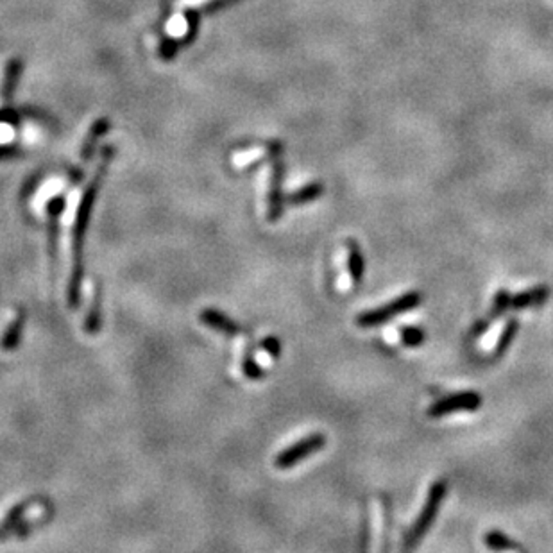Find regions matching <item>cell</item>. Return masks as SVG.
I'll list each match as a JSON object with an SVG mask.
<instances>
[{
    "label": "cell",
    "mask_w": 553,
    "mask_h": 553,
    "mask_svg": "<svg viewBox=\"0 0 553 553\" xmlns=\"http://www.w3.org/2000/svg\"><path fill=\"white\" fill-rule=\"evenodd\" d=\"M64 210L63 198H52L49 202V249L52 256L58 253V231H60V215Z\"/></svg>",
    "instance_id": "10"
},
{
    "label": "cell",
    "mask_w": 553,
    "mask_h": 553,
    "mask_svg": "<svg viewBox=\"0 0 553 553\" xmlns=\"http://www.w3.org/2000/svg\"><path fill=\"white\" fill-rule=\"evenodd\" d=\"M484 405V398L476 390H460L453 394L442 396L437 401H433L428 407L426 414L432 419H441V417L451 416L457 412H476Z\"/></svg>",
    "instance_id": "4"
},
{
    "label": "cell",
    "mask_w": 553,
    "mask_h": 553,
    "mask_svg": "<svg viewBox=\"0 0 553 553\" xmlns=\"http://www.w3.org/2000/svg\"><path fill=\"white\" fill-rule=\"evenodd\" d=\"M281 177H283V165L274 158L270 165V179H269V193H267V219L270 222L283 215V193H281Z\"/></svg>",
    "instance_id": "6"
},
{
    "label": "cell",
    "mask_w": 553,
    "mask_h": 553,
    "mask_svg": "<svg viewBox=\"0 0 553 553\" xmlns=\"http://www.w3.org/2000/svg\"><path fill=\"white\" fill-rule=\"evenodd\" d=\"M165 30H167V35L170 36V38H183V36H186V33H188V20L183 17V13H176L174 17L168 18L167 26H165Z\"/></svg>",
    "instance_id": "20"
},
{
    "label": "cell",
    "mask_w": 553,
    "mask_h": 553,
    "mask_svg": "<svg viewBox=\"0 0 553 553\" xmlns=\"http://www.w3.org/2000/svg\"><path fill=\"white\" fill-rule=\"evenodd\" d=\"M484 543L487 548L494 550V552H503V550H521L523 552V546L518 545L512 537L500 532V530H491V532L485 534Z\"/></svg>",
    "instance_id": "13"
},
{
    "label": "cell",
    "mask_w": 553,
    "mask_h": 553,
    "mask_svg": "<svg viewBox=\"0 0 553 553\" xmlns=\"http://www.w3.org/2000/svg\"><path fill=\"white\" fill-rule=\"evenodd\" d=\"M423 303V294L417 290H410L405 292L403 296L396 297L387 305L378 306V308L373 310H365V312L358 313L355 319L356 326L360 328H378L385 324V322L392 321L398 315H403V313L412 312L414 308Z\"/></svg>",
    "instance_id": "3"
},
{
    "label": "cell",
    "mask_w": 553,
    "mask_h": 553,
    "mask_svg": "<svg viewBox=\"0 0 553 553\" xmlns=\"http://www.w3.org/2000/svg\"><path fill=\"white\" fill-rule=\"evenodd\" d=\"M262 155H263L262 149H251V150H244V152H236L235 164L238 165V167H245V165L256 161Z\"/></svg>",
    "instance_id": "23"
},
{
    "label": "cell",
    "mask_w": 553,
    "mask_h": 553,
    "mask_svg": "<svg viewBox=\"0 0 553 553\" xmlns=\"http://www.w3.org/2000/svg\"><path fill=\"white\" fill-rule=\"evenodd\" d=\"M199 319L202 321V324H206L211 330L220 331L224 335H238L242 331L238 322H235L233 319H229L227 315H224L222 312L215 308H204L199 313Z\"/></svg>",
    "instance_id": "7"
},
{
    "label": "cell",
    "mask_w": 553,
    "mask_h": 553,
    "mask_svg": "<svg viewBox=\"0 0 553 553\" xmlns=\"http://www.w3.org/2000/svg\"><path fill=\"white\" fill-rule=\"evenodd\" d=\"M18 76V63L17 61H9L4 67L2 72V82H0V106H4L9 100L11 94H13L15 81Z\"/></svg>",
    "instance_id": "15"
},
{
    "label": "cell",
    "mask_w": 553,
    "mask_h": 553,
    "mask_svg": "<svg viewBox=\"0 0 553 553\" xmlns=\"http://www.w3.org/2000/svg\"><path fill=\"white\" fill-rule=\"evenodd\" d=\"M322 192H324V186L315 181V183L305 184L303 188H299V190H296L294 193H290L287 201L290 202V204H306V202H312V201H315V199L321 198Z\"/></svg>",
    "instance_id": "16"
},
{
    "label": "cell",
    "mask_w": 553,
    "mask_h": 553,
    "mask_svg": "<svg viewBox=\"0 0 553 553\" xmlns=\"http://www.w3.org/2000/svg\"><path fill=\"white\" fill-rule=\"evenodd\" d=\"M399 337L405 348H419L426 342V331L421 326H401Z\"/></svg>",
    "instance_id": "18"
},
{
    "label": "cell",
    "mask_w": 553,
    "mask_h": 553,
    "mask_svg": "<svg viewBox=\"0 0 553 553\" xmlns=\"http://www.w3.org/2000/svg\"><path fill=\"white\" fill-rule=\"evenodd\" d=\"M15 129L9 122H0V146H6L13 140Z\"/></svg>",
    "instance_id": "27"
},
{
    "label": "cell",
    "mask_w": 553,
    "mask_h": 553,
    "mask_svg": "<svg viewBox=\"0 0 553 553\" xmlns=\"http://www.w3.org/2000/svg\"><path fill=\"white\" fill-rule=\"evenodd\" d=\"M113 152L112 147L100 152L99 164L95 167L94 176L88 181L86 188L82 190L81 201L78 206V213H76V222H73V242H72V251H73V267L72 274H70L69 281V290H67V297H69V306L76 308L79 305V296H81V281L85 278V262H82V249H85V236L86 229H88V220H90L91 208H94L95 198H97V190L100 186V181L104 177L107 164L112 159Z\"/></svg>",
    "instance_id": "1"
},
{
    "label": "cell",
    "mask_w": 553,
    "mask_h": 553,
    "mask_svg": "<svg viewBox=\"0 0 553 553\" xmlns=\"http://www.w3.org/2000/svg\"><path fill=\"white\" fill-rule=\"evenodd\" d=\"M491 322H493V321H491L489 317L478 319V321H476L475 324H473L471 331H469V337H471V339H478V337H482V335H484L485 331H487L491 328Z\"/></svg>",
    "instance_id": "25"
},
{
    "label": "cell",
    "mask_w": 553,
    "mask_h": 553,
    "mask_svg": "<svg viewBox=\"0 0 553 553\" xmlns=\"http://www.w3.org/2000/svg\"><path fill=\"white\" fill-rule=\"evenodd\" d=\"M100 305H103V296H100V285H95L94 290V303L90 306V312L86 315L85 331L90 335H95L100 330Z\"/></svg>",
    "instance_id": "14"
},
{
    "label": "cell",
    "mask_w": 553,
    "mask_h": 553,
    "mask_svg": "<svg viewBox=\"0 0 553 553\" xmlns=\"http://www.w3.org/2000/svg\"><path fill=\"white\" fill-rule=\"evenodd\" d=\"M104 131H106V122L104 121L97 122V124H95V128L90 131V134H88V138H86V142H85V146H82V150H81V156L85 161L86 159H90V156L94 155L95 142H97V138H99Z\"/></svg>",
    "instance_id": "21"
},
{
    "label": "cell",
    "mask_w": 553,
    "mask_h": 553,
    "mask_svg": "<svg viewBox=\"0 0 553 553\" xmlns=\"http://www.w3.org/2000/svg\"><path fill=\"white\" fill-rule=\"evenodd\" d=\"M550 297L548 285H537V287L528 288V290L514 294L511 301L512 310H525L532 308V306H543Z\"/></svg>",
    "instance_id": "8"
},
{
    "label": "cell",
    "mask_w": 553,
    "mask_h": 553,
    "mask_svg": "<svg viewBox=\"0 0 553 553\" xmlns=\"http://www.w3.org/2000/svg\"><path fill=\"white\" fill-rule=\"evenodd\" d=\"M242 371L249 380H262L263 378V369L258 365V362L254 360L253 353L245 351L244 358H242Z\"/></svg>",
    "instance_id": "22"
},
{
    "label": "cell",
    "mask_w": 553,
    "mask_h": 553,
    "mask_svg": "<svg viewBox=\"0 0 553 553\" xmlns=\"http://www.w3.org/2000/svg\"><path fill=\"white\" fill-rule=\"evenodd\" d=\"M326 446V437L322 433H310L308 437L301 439L299 442L292 444L290 448L283 450L281 453L276 457L274 466L278 469H290L296 464L303 462L305 459L312 457L313 453H317L319 450Z\"/></svg>",
    "instance_id": "5"
},
{
    "label": "cell",
    "mask_w": 553,
    "mask_h": 553,
    "mask_svg": "<svg viewBox=\"0 0 553 553\" xmlns=\"http://www.w3.org/2000/svg\"><path fill=\"white\" fill-rule=\"evenodd\" d=\"M262 348L263 351L267 353V355H270L272 358H279V355H281V342H279L278 337H274V335H269V337H265L262 342Z\"/></svg>",
    "instance_id": "24"
},
{
    "label": "cell",
    "mask_w": 553,
    "mask_h": 553,
    "mask_svg": "<svg viewBox=\"0 0 553 553\" xmlns=\"http://www.w3.org/2000/svg\"><path fill=\"white\" fill-rule=\"evenodd\" d=\"M348 270L351 276V283L358 287L365 274V258L362 254L360 244L355 238L348 240Z\"/></svg>",
    "instance_id": "9"
},
{
    "label": "cell",
    "mask_w": 553,
    "mask_h": 553,
    "mask_svg": "<svg viewBox=\"0 0 553 553\" xmlns=\"http://www.w3.org/2000/svg\"><path fill=\"white\" fill-rule=\"evenodd\" d=\"M24 324H26V312H24V310H18L17 317L13 319V322L9 324L4 337H2L0 348L4 349V351H13V349H17L18 342H20Z\"/></svg>",
    "instance_id": "12"
},
{
    "label": "cell",
    "mask_w": 553,
    "mask_h": 553,
    "mask_svg": "<svg viewBox=\"0 0 553 553\" xmlns=\"http://www.w3.org/2000/svg\"><path fill=\"white\" fill-rule=\"evenodd\" d=\"M210 2H215V0H176L174 6L179 11H184V9H195V8H202V6L210 4Z\"/></svg>",
    "instance_id": "26"
},
{
    "label": "cell",
    "mask_w": 553,
    "mask_h": 553,
    "mask_svg": "<svg viewBox=\"0 0 553 553\" xmlns=\"http://www.w3.org/2000/svg\"><path fill=\"white\" fill-rule=\"evenodd\" d=\"M446 491H448V482L442 480V478L430 487L425 505H423L419 516H417V519L414 521V525H412L410 530L407 532V536H405V543H403L405 550L416 548L421 541H423V537L430 532L433 521L437 519L439 509H441L442 502H444V498H446Z\"/></svg>",
    "instance_id": "2"
},
{
    "label": "cell",
    "mask_w": 553,
    "mask_h": 553,
    "mask_svg": "<svg viewBox=\"0 0 553 553\" xmlns=\"http://www.w3.org/2000/svg\"><path fill=\"white\" fill-rule=\"evenodd\" d=\"M35 502H24L20 503V505L13 507L11 511H9V514L6 516V519L0 523V537H4L6 534H9L11 530H13L15 527H18V523H20L21 516H24V512L29 509L30 505H33Z\"/></svg>",
    "instance_id": "19"
},
{
    "label": "cell",
    "mask_w": 553,
    "mask_h": 553,
    "mask_svg": "<svg viewBox=\"0 0 553 553\" xmlns=\"http://www.w3.org/2000/svg\"><path fill=\"white\" fill-rule=\"evenodd\" d=\"M519 331V319L518 317H511L507 321V324L503 326L502 333H500V339H498L496 346L493 349V355H491V360H500L503 355H505L509 349H511L512 342H514L516 335Z\"/></svg>",
    "instance_id": "11"
},
{
    "label": "cell",
    "mask_w": 553,
    "mask_h": 553,
    "mask_svg": "<svg viewBox=\"0 0 553 553\" xmlns=\"http://www.w3.org/2000/svg\"><path fill=\"white\" fill-rule=\"evenodd\" d=\"M511 301H512V294L507 290V288H500V290H496L493 299V306H491V312L487 317H489L491 321H496V319L503 317L507 313V310H511Z\"/></svg>",
    "instance_id": "17"
}]
</instances>
